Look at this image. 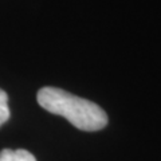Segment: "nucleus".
I'll use <instances>...</instances> for the list:
<instances>
[{
	"instance_id": "3",
	"label": "nucleus",
	"mask_w": 161,
	"mask_h": 161,
	"mask_svg": "<svg viewBox=\"0 0 161 161\" xmlns=\"http://www.w3.org/2000/svg\"><path fill=\"white\" fill-rule=\"evenodd\" d=\"M9 108H8V95L4 90L0 89V126L9 119Z\"/></svg>"
},
{
	"instance_id": "1",
	"label": "nucleus",
	"mask_w": 161,
	"mask_h": 161,
	"mask_svg": "<svg viewBox=\"0 0 161 161\" xmlns=\"http://www.w3.org/2000/svg\"><path fill=\"white\" fill-rule=\"evenodd\" d=\"M36 99L44 110L62 115L75 128L85 132L101 130L108 125V115L102 108L62 89L43 87L38 92Z\"/></svg>"
},
{
	"instance_id": "2",
	"label": "nucleus",
	"mask_w": 161,
	"mask_h": 161,
	"mask_svg": "<svg viewBox=\"0 0 161 161\" xmlns=\"http://www.w3.org/2000/svg\"><path fill=\"white\" fill-rule=\"evenodd\" d=\"M0 161H36V158L26 149H3L0 152Z\"/></svg>"
}]
</instances>
